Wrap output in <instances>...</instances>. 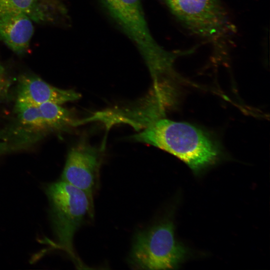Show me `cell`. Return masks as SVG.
Wrapping results in <instances>:
<instances>
[{"instance_id": "1", "label": "cell", "mask_w": 270, "mask_h": 270, "mask_svg": "<svg viewBox=\"0 0 270 270\" xmlns=\"http://www.w3.org/2000/svg\"><path fill=\"white\" fill-rule=\"evenodd\" d=\"M132 138L173 154L195 173L214 164L220 154L216 142L202 130L188 122L164 118L152 120Z\"/></svg>"}, {"instance_id": "2", "label": "cell", "mask_w": 270, "mask_h": 270, "mask_svg": "<svg viewBox=\"0 0 270 270\" xmlns=\"http://www.w3.org/2000/svg\"><path fill=\"white\" fill-rule=\"evenodd\" d=\"M50 216L56 242L78 268L83 266L74 249V235L86 214L93 216L94 203L82 190L60 180L46 186Z\"/></svg>"}, {"instance_id": "3", "label": "cell", "mask_w": 270, "mask_h": 270, "mask_svg": "<svg viewBox=\"0 0 270 270\" xmlns=\"http://www.w3.org/2000/svg\"><path fill=\"white\" fill-rule=\"evenodd\" d=\"M113 17L135 42L154 80L172 71L176 55L159 46L146 24L140 0H104Z\"/></svg>"}, {"instance_id": "4", "label": "cell", "mask_w": 270, "mask_h": 270, "mask_svg": "<svg viewBox=\"0 0 270 270\" xmlns=\"http://www.w3.org/2000/svg\"><path fill=\"white\" fill-rule=\"evenodd\" d=\"M186 255V249L175 239L173 224L166 221L136 236L129 262L135 269H174Z\"/></svg>"}, {"instance_id": "5", "label": "cell", "mask_w": 270, "mask_h": 270, "mask_svg": "<svg viewBox=\"0 0 270 270\" xmlns=\"http://www.w3.org/2000/svg\"><path fill=\"white\" fill-rule=\"evenodd\" d=\"M167 1L179 18L202 36L214 38L226 30V18L217 0Z\"/></svg>"}, {"instance_id": "6", "label": "cell", "mask_w": 270, "mask_h": 270, "mask_svg": "<svg viewBox=\"0 0 270 270\" xmlns=\"http://www.w3.org/2000/svg\"><path fill=\"white\" fill-rule=\"evenodd\" d=\"M100 162L98 149L85 142H80L70 150L61 180L84 192L94 203Z\"/></svg>"}, {"instance_id": "7", "label": "cell", "mask_w": 270, "mask_h": 270, "mask_svg": "<svg viewBox=\"0 0 270 270\" xmlns=\"http://www.w3.org/2000/svg\"><path fill=\"white\" fill-rule=\"evenodd\" d=\"M18 86L17 100L36 105L44 102L60 105L80 98V94L73 90L57 88L35 76H22Z\"/></svg>"}, {"instance_id": "8", "label": "cell", "mask_w": 270, "mask_h": 270, "mask_svg": "<svg viewBox=\"0 0 270 270\" xmlns=\"http://www.w3.org/2000/svg\"><path fill=\"white\" fill-rule=\"evenodd\" d=\"M32 21L20 12L0 14V38L14 52L24 53L34 34Z\"/></svg>"}, {"instance_id": "9", "label": "cell", "mask_w": 270, "mask_h": 270, "mask_svg": "<svg viewBox=\"0 0 270 270\" xmlns=\"http://www.w3.org/2000/svg\"><path fill=\"white\" fill-rule=\"evenodd\" d=\"M55 4L54 0H0V14L20 12L36 22H46L54 18Z\"/></svg>"}, {"instance_id": "10", "label": "cell", "mask_w": 270, "mask_h": 270, "mask_svg": "<svg viewBox=\"0 0 270 270\" xmlns=\"http://www.w3.org/2000/svg\"><path fill=\"white\" fill-rule=\"evenodd\" d=\"M37 106L48 128H61L78 125V122L74 119L70 112L60 104L44 102Z\"/></svg>"}, {"instance_id": "11", "label": "cell", "mask_w": 270, "mask_h": 270, "mask_svg": "<svg viewBox=\"0 0 270 270\" xmlns=\"http://www.w3.org/2000/svg\"><path fill=\"white\" fill-rule=\"evenodd\" d=\"M16 110L22 124L38 130L48 128L37 105L17 100Z\"/></svg>"}, {"instance_id": "12", "label": "cell", "mask_w": 270, "mask_h": 270, "mask_svg": "<svg viewBox=\"0 0 270 270\" xmlns=\"http://www.w3.org/2000/svg\"><path fill=\"white\" fill-rule=\"evenodd\" d=\"M4 82V80L2 76V75H0V90L2 88Z\"/></svg>"}, {"instance_id": "13", "label": "cell", "mask_w": 270, "mask_h": 270, "mask_svg": "<svg viewBox=\"0 0 270 270\" xmlns=\"http://www.w3.org/2000/svg\"><path fill=\"white\" fill-rule=\"evenodd\" d=\"M4 72V69L0 63V75H2Z\"/></svg>"}]
</instances>
